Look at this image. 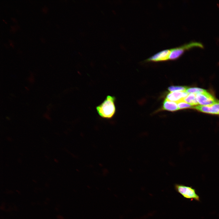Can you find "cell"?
Listing matches in <instances>:
<instances>
[{"label":"cell","mask_w":219,"mask_h":219,"mask_svg":"<svg viewBox=\"0 0 219 219\" xmlns=\"http://www.w3.org/2000/svg\"><path fill=\"white\" fill-rule=\"evenodd\" d=\"M115 100L114 96L108 95L102 103L96 107L97 112L100 117L110 119L113 116L116 112Z\"/></svg>","instance_id":"cell-1"},{"label":"cell","mask_w":219,"mask_h":219,"mask_svg":"<svg viewBox=\"0 0 219 219\" xmlns=\"http://www.w3.org/2000/svg\"><path fill=\"white\" fill-rule=\"evenodd\" d=\"M204 48L203 44L201 42L191 41L181 46L169 49V60H175L180 58L186 51L193 48Z\"/></svg>","instance_id":"cell-2"},{"label":"cell","mask_w":219,"mask_h":219,"mask_svg":"<svg viewBox=\"0 0 219 219\" xmlns=\"http://www.w3.org/2000/svg\"><path fill=\"white\" fill-rule=\"evenodd\" d=\"M174 187L176 190L184 198L191 201L194 200L198 202L200 201V196L196 193V189L192 186L176 184Z\"/></svg>","instance_id":"cell-3"},{"label":"cell","mask_w":219,"mask_h":219,"mask_svg":"<svg viewBox=\"0 0 219 219\" xmlns=\"http://www.w3.org/2000/svg\"><path fill=\"white\" fill-rule=\"evenodd\" d=\"M196 97L198 104L202 106L211 105L217 101L211 94L207 91L196 94Z\"/></svg>","instance_id":"cell-4"},{"label":"cell","mask_w":219,"mask_h":219,"mask_svg":"<svg viewBox=\"0 0 219 219\" xmlns=\"http://www.w3.org/2000/svg\"><path fill=\"white\" fill-rule=\"evenodd\" d=\"M192 108L204 113L219 114V101L217 100L215 103L211 105H197L193 106Z\"/></svg>","instance_id":"cell-5"},{"label":"cell","mask_w":219,"mask_h":219,"mask_svg":"<svg viewBox=\"0 0 219 219\" xmlns=\"http://www.w3.org/2000/svg\"><path fill=\"white\" fill-rule=\"evenodd\" d=\"M169 49L161 51L148 58L146 61L148 62H160L169 60Z\"/></svg>","instance_id":"cell-6"},{"label":"cell","mask_w":219,"mask_h":219,"mask_svg":"<svg viewBox=\"0 0 219 219\" xmlns=\"http://www.w3.org/2000/svg\"><path fill=\"white\" fill-rule=\"evenodd\" d=\"M189 94L186 92H170L167 95L166 99L177 103L183 100Z\"/></svg>","instance_id":"cell-7"},{"label":"cell","mask_w":219,"mask_h":219,"mask_svg":"<svg viewBox=\"0 0 219 219\" xmlns=\"http://www.w3.org/2000/svg\"><path fill=\"white\" fill-rule=\"evenodd\" d=\"M163 109L173 112L179 109L176 102L170 101L165 99L163 102Z\"/></svg>","instance_id":"cell-8"},{"label":"cell","mask_w":219,"mask_h":219,"mask_svg":"<svg viewBox=\"0 0 219 219\" xmlns=\"http://www.w3.org/2000/svg\"><path fill=\"white\" fill-rule=\"evenodd\" d=\"M183 100L193 106L198 105L196 99V94H189L187 96L183 99Z\"/></svg>","instance_id":"cell-9"},{"label":"cell","mask_w":219,"mask_h":219,"mask_svg":"<svg viewBox=\"0 0 219 219\" xmlns=\"http://www.w3.org/2000/svg\"><path fill=\"white\" fill-rule=\"evenodd\" d=\"M206 91L205 90L198 88H187L185 92L188 94L193 93L196 94L202 93Z\"/></svg>","instance_id":"cell-10"},{"label":"cell","mask_w":219,"mask_h":219,"mask_svg":"<svg viewBox=\"0 0 219 219\" xmlns=\"http://www.w3.org/2000/svg\"><path fill=\"white\" fill-rule=\"evenodd\" d=\"M187 88L185 86H171L168 88L170 92H185Z\"/></svg>","instance_id":"cell-11"},{"label":"cell","mask_w":219,"mask_h":219,"mask_svg":"<svg viewBox=\"0 0 219 219\" xmlns=\"http://www.w3.org/2000/svg\"><path fill=\"white\" fill-rule=\"evenodd\" d=\"M177 103L179 109H181L189 108H192L193 107L191 105L186 102L183 100L180 101Z\"/></svg>","instance_id":"cell-12"},{"label":"cell","mask_w":219,"mask_h":219,"mask_svg":"<svg viewBox=\"0 0 219 219\" xmlns=\"http://www.w3.org/2000/svg\"><path fill=\"white\" fill-rule=\"evenodd\" d=\"M42 12L45 13H46L48 11V8L47 7H43L42 8Z\"/></svg>","instance_id":"cell-13"},{"label":"cell","mask_w":219,"mask_h":219,"mask_svg":"<svg viewBox=\"0 0 219 219\" xmlns=\"http://www.w3.org/2000/svg\"><path fill=\"white\" fill-rule=\"evenodd\" d=\"M29 80L30 82H33L34 81V77L33 75H31V77L30 78Z\"/></svg>","instance_id":"cell-14"},{"label":"cell","mask_w":219,"mask_h":219,"mask_svg":"<svg viewBox=\"0 0 219 219\" xmlns=\"http://www.w3.org/2000/svg\"><path fill=\"white\" fill-rule=\"evenodd\" d=\"M44 116H45V117L46 118H47V119H50V118L49 116H48V115L47 114H45V115Z\"/></svg>","instance_id":"cell-15"},{"label":"cell","mask_w":219,"mask_h":219,"mask_svg":"<svg viewBox=\"0 0 219 219\" xmlns=\"http://www.w3.org/2000/svg\"><path fill=\"white\" fill-rule=\"evenodd\" d=\"M10 45L11 46H12V47H14V45H13V43H12V42H10Z\"/></svg>","instance_id":"cell-16"},{"label":"cell","mask_w":219,"mask_h":219,"mask_svg":"<svg viewBox=\"0 0 219 219\" xmlns=\"http://www.w3.org/2000/svg\"><path fill=\"white\" fill-rule=\"evenodd\" d=\"M112 12L114 14V15L116 14V12H115V11H114V10H112Z\"/></svg>","instance_id":"cell-17"},{"label":"cell","mask_w":219,"mask_h":219,"mask_svg":"<svg viewBox=\"0 0 219 219\" xmlns=\"http://www.w3.org/2000/svg\"><path fill=\"white\" fill-rule=\"evenodd\" d=\"M12 20L15 22H16V21L15 18H14V19H13L12 18Z\"/></svg>","instance_id":"cell-18"},{"label":"cell","mask_w":219,"mask_h":219,"mask_svg":"<svg viewBox=\"0 0 219 219\" xmlns=\"http://www.w3.org/2000/svg\"><path fill=\"white\" fill-rule=\"evenodd\" d=\"M2 20H3V21L5 23H7L5 21V20L4 19H2Z\"/></svg>","instance_id":"cell-19"},{"label":"cell","mask_w":219,"mask_h":219,"mask_svg":"<svg viewBox=\"0 0 219 219\" xmlns=\"http://www.w3.org/2000/svg\"><path fill=\"white\" fill-rule=\"evenodd\" d=\"M78 54H79L80 55H81V56H82V54H81V53H80V52H78Z\"/></svg>","instance_id":"cell-20"}]
</instances>
